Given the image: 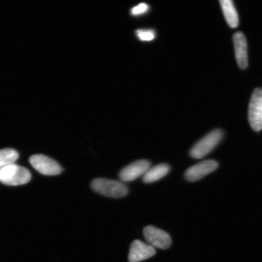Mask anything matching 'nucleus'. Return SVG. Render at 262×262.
Wrapping results in <instances>:
<instances>
[{
	"mask_svg": "<svg viewBox=\"0 0 262 262\" xmlns=\"http://www.w3.org/2000/svg\"><path fill=\"white\" fill-rule=\"evenodd\" d=\"M91 187L94 192L112 198H122L128 194L129 189L123 183L104 178L95 179Z\"/></svg>",
	"mask_w": 262,
	"mask_h": 262,
	"instance_id": "nucleus-1",
	"label": "nucleus"
},
{
	"mask_svg": "<svg viewBox=\"0 0 262 262\" xmlns=\"http://www.w3.org/2000/svg\"><path fill=\"white\" fill-rule=\"evenodd\" d=\"M31 179V173L28 169L15 164L3 168L0 172V182L8 186L26 184Z\"/></svg>",
	"mask_w": 262,
	"mask_h": 262,
	"instance_id": "nucleus-2",
	"label": "nucleus"
},
{
	"mask_svg": "<svg viewBox=\"0 0 262 262\" xmlns=\"http://www.w3.org/2000/svg\"><path fill=\"white\" fill-rule=\"evenodd\" d=\"M223 134L221 129H215L205 136L204 138L196 143L191 150L190 156L193 159H200L204 158L220 143L222 139Z\"/></svg>",
	"mask_w": 262,
	"mask_h": 262,
	"instance_id": "nucleus-3",
	"label": "nucleus"
},
{
	"mask_svg": "<svg viewBox=\"0 0 262 262\" xmlns=\"http://www.w3.org/2000/svg\"><path fill=\"white\" fill-rule=\"evenodd\" d=\"M248 119L252 129H262V89L257 88L253 91L248 107Z\"/></svg>",
	"mask_w": 262,
	"mask_h": 262,
	"instance_id": "nucleus-4",
	"label": "nucleus"
},
{
	"mask_svg": "<svg viewBox=\"0 0 262 262\" xmlns=\"http://www.w3.org/2000/svg\"><path fill=\"white\" fill-rule=\"evenodd\" d=\"M143 234L147 243L154 248L167 250L171 247V236L168 232L162 229L148 225L144 228Z\"/></svg>",
	"mask_w": 262,
	"mask_h": 262,
	"instance_id": "nucleus-5",
	"label": "nucleus"
},
{
	"mask_svg": "<svg viewBox=\"0 0 262 262\" xmlns=\"http://www.w3.org/2000/svg\"><path fill=\"white\" fill-rule=\"evenodd\" d=\"M29 162L33 168L45 176H57L63 171V169L55 160L44 155H33L29 159Z\"/></svg>",
	"mask_w": 262,
	"mask_h": 262,
	"instance_id": "nucleus-6",
	"label": "nucleus"
},
{
	"mask_svg": "<svg viewBox=\"0 0 262 262\" xmlns=\"http://www.w3.org/2000/svg\"><path fill=\"white\" fill-rule=\"evenodd\" d=\"M151 165L149 160H139L124 167L119 172V178L122 182L134 181L143 176L148 171Z\"/></svg>",
	"mask_w": 262,
	"mask_h": 262,
	"instance_id": "nucleus-7",
	"label": "nucleus"
},
{
	"mask_svg": "<svg viewBox=\"0 0 262 262\" xmlns=\"http://www.w3.org/2000/svg\"><path fill=\"white\" fill-rule=\"evenodd\" d=\"M219 164L214 160H205L193 165L185 173V178L190 182H194L201 180L209 173L214 171L218 168Z\"/></svg>",
	"mask_w": 262,
	"mask_h": 262,
	"instance_id": "nucleus-8",
	"label": "nucleus"
},
{
	"mask_svg": "<svg viewBox=\"0 0 262 262\" xmlns=\"http://www.w3.org/2000/svg\"><path fill=\"white\" fill-rule=\"evenodd\" d=\"M156 254L155 248L152 246L144 243L142 241L136 240L130 244L129 262H140L146 260Z\"/></svg>",
	"mask_w": 262,
	"mask_h": 262,
	"instance_id": "nucleus-9",
	"label": "nucleus"
},
{
	"mask_svg": "<svg viewBox=\"0 0 262 262\" xmlns=\"http://www.w3.org/2000/svg\"><path fill=\"white\" fill-rule=\"evenodd\" d=\"M235 58L237 64L241 69L248 67V48L247 42L243 33H235L233 37Z\"/></svg>",
	"mask_w": 262,
	"mask_h": 262,
	"instance_id": "nucleus-10",
	"label": "nucleus"
},
{
	"mask_svg": "<svg viewBox=\"0 0 262 262\" xmlns=\"http://www.w3.org/2000/svg\"><path fill=\"white\" fill-rule=\"evenodd\" d=\"M170 171V166L167 163H160L150 168L143 176L142 180L145 183H151L165 177Z\"/></svg>",
	"mask_w": 262,
	"mask_h": 262,
	"instance_id": "nucleus-11",
	"label": "nucleus"
},
{
	"mask_svg": "<svg viewBox=\"0 0 262 262\" xmlns=\"http://www.w3.org/2000/svg\"><path fill=\"white\" fill-rule=\"evenodd\" d=\"M220 3L228 25L231 28H237L238 26V16L233 2L231 0H221Z\"/></svg>",
	"mask_w": 262,
	"mask_h": 262,
	"instance_id": "nucleus-12",
	"label": "nucleus"
},
{
	"mask_svg": "<svg viewBox=\"0 0 262 262\" xmlns=\"http://www.w3.org/2000/svg\"><path fill=\"white\" fill-rule=\"evenodd\" d=\"M19 155L14 149L0 150V168L12 165L18 159Z\"/></svg>",
	"mask_w": 262,
	"mask_h": 262,
	"instance_id": "nucleus-13",
	"label": "nucleus"
},
{
	"mask_svg": "<svg viewBox=\"0 0 262 262\" xmlns=\"http://www.w3.org/2000/svg\"><path fill=\"white\" fill-rule=\"evenodd\" d=\"M136 34L140 40L144 41H152L156 37V33L151 29H140L137 31Z\"/></svg>",
	"mask_w": 262,
	"mask_h": 262,
	"instance_id": "nucleus-14",
	"label": "nucleus"
},
{
	"mask_svg": "<svg viewBox=\"0 0 262 262\" xmlns=\"http://www.w3.org/2000/svg\"><path fill=\"white\" fill-rule=\"evenodd\" d=\"M149 6L146 3H140L131 9V14L133 15H139L145 14L148 11Z\"/></svg>",
	"mask_w": 262,
	"mask_h": 262,
	"instance_id": "nucleus-15",
	"label": "nucleus"
},
{
	"mask_svg": "<svg viewBox=\"0 0 262 262\" xmlns=\"http://www.w3.org/2000/svg\"><path fill=\"white\" fill-rule=\"evenodd\" d=\"M3 168H4V167H3ZM2 169L3 168H0V172H1Z\"/></svg>",
	"mask_w": 262,
	"mask_h": 262,
	"instance_id": "nucleus-16",
	"label": "nucleus"
}]
</instances>
